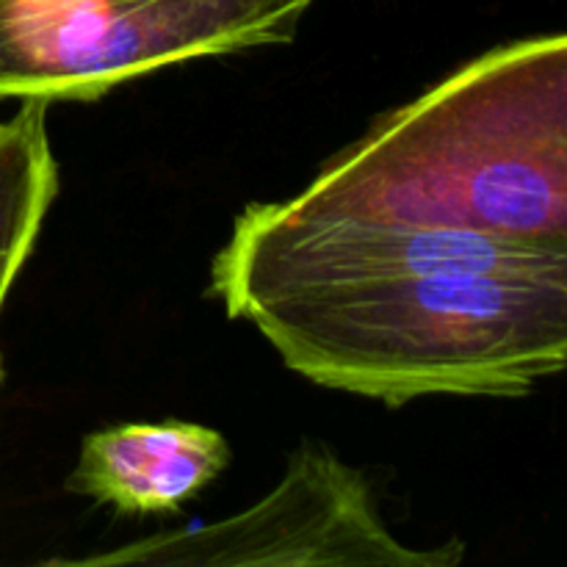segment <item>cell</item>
Instances as JSON below:
<instances>
[{"mask_svg":"<svg viewBox=\"0 0 567 567\" xmlns=\"http://www.w3.org/2000/svg\"><path fill=\"white\" fill-rule=\"evenodd\" d=\"M208 293L293 374L388 408L518 399L567 360V252L460 227L252 203Z\"/></svg>","mask_w":567,"mask_h":567,"instance_id":"obj_1","label":"cell"},{"mask_svg":"<svg viewBox=\"0 0 567 567\" xmlns=\"http://www.w3.org/2000/svg\"><path fill=\"white\" fill-rule=\"evenodd\" d=\"M293 199L567 252V37L465 61L377 116Z\"/></svg>","mask_w":567,"mask_h":567,"instance_id":"obj_2","label":"cell"},{"mask_svg":"<svg viewBox=\"0 0 567 567\" xmlns=\"http://www.w3.org/2000/svg\"><path fill=\"white\" fill-rule=\"evenodd\" d=\"M316 0H0V103H94L147 72L297 39Z\"/></svg>","mask_w":567,"mask_h":567,"instance_id":"obj_3","label":"cell"},{"mask_svg":"<svg viewBox=\"0 0 567 567\" xmlns=\"http://www.w3.org/2000/svg\"><path fill=\"white\" fill-rule=\"evenodd\" d=\"M463 543L410 548L388 529L369 480L330 446L308 441L288 457L269 496L219 524L142 537L114 551L48 565H382L452 567Z\"/></svg>","mask_w":567,"mask_h":567,"instance_id":"obj_4","label":"cell"},{"mask_svg":"<svg viewBox=\"0 0 567 567\" xmlns=\"http://www.w3.org/2000/svg\"><path fill=\"white\" fill-rule=\"evenodd\" d=\"M230 460V443L214 426L116 424L83 437L64 487L120 515H172L214 485Z\"/></svg>","mask_w":567,"mask_h":567,"instance_id":"obj_5","label":"cell"},{"mask_svg":"<svg viewBox=\"0 0 567 567\" xmlns=\"http://www.w3.org/2000/svg\"><path fill=\"white\" fill-rule=\"evenodd\" d=\"M59 186L48 105L20 103L14 114L0 120V316L37 247Z\"/></svg>","mask_w":567,"mask_h":567,"instance_id":"obj_6","label":"cell"},{"mask_svg":"<svg viewBox=\"0 0 567 567\" xmlns=\"http://www.w3.org/2000/svg\"><path fill=\"white\" fill-rule=\"evenodd\" d=\"M3 377H6V371H3V354H0V385H3Z\"/></svg>","mask_w":567,"mask_h":567,"instance_id":"obj_7","label":"cell"}]
</instances>
